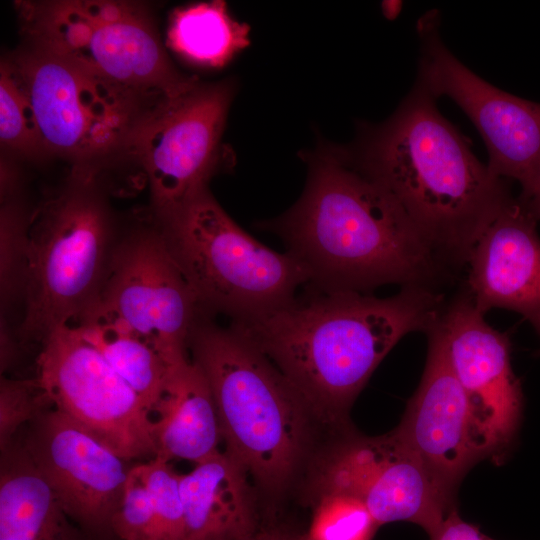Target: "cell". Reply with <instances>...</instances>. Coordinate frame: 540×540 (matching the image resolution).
Masks as SVG:
<instances>
[{
	"mask_svg": "<svg viewBox=\"0 0 540 540\" xmlns=\"http://www.w3.org/2000/svg\"><path fill=\"white\" fill-rule=\"evenodd\" d=\"M302 158L308 177L301 196L258 226L304 266L307 286L362 293L388 284L434 288L447 265L398 203L354 165L347 147L321 142Z\"/></svg>",
	"mask_w": 540,
	"mask_h": 540,
	"instance_id": "obj_1",
	"label": "cell"
},
{
	"mask_svg": "<svg viewBox=\"0 0 540 540\" xmlns=\"http://www.w3.org/2000/svg\"><path fill=\"white\" fill-rule=\"evenodd\" d=\"M303 289L284 306L231 325L281 371L315 417L338 426L391 349L411 332L427 333L446 305L425 286H404L386 298Z\"/></svg>",
	"mask_w": 540,
	"mask_h": 540,
	"instance_id": "obj_2",
	"label": "cell"
},
{
	"mask_svg": "<svg viewBox=\"0 0 540 540\" xmlns=\"http://www.w3.org/2000/svg\"><path fill=\"white\" fill-rule=\"evenodd\" d=\"M418 81L382 124L347 148L354 165L402 208L448 266L466 265L483 231L513 198Z\"/></svg>",
	"mask_w": 540,
	"mask_h": 540,
	"instance_id": "obj_3",
	"label": "cell"
},
{
	"mask_svg": "<svg viewBox=\"0 0 540 540\" xmlns=\"http://www.w3.org/2000/svg\"><path fill=\"white\" fill-rule=\"evenodd\" d=\"M187 347L212 391L224 452L262 487L280 490L308 442L305 400L245 335L211 315L197 320Z\"/></svg>",
	"mask_w": 540,
	"mask_h": 540,
	"instance_id": "obj_4",
	"label": "cell"
},
{
	"mask_svg": "<svg viewBox=\"0 0 540 540\" xmlns=\"http://www.w3.org/2000/svg\"><path fill=\"white\" fill-rule=\"evenodd\" d=\"M122 228L95 170L72 167L32 207L22 317L16 337L39 348L100 295Z\"/></svg>",
	"mask_w": 540,
	"mask_h": 540,
	"instance_id": "obj_5",
	"label": "cell"
},
{
	"mask_svg": "<svg viewBox=\"0 0 540 540\" xmlns=\"http://www.w3.org/2000/svg\"><path fill=\"white\" fill-rule=\"evenodd\" d=\"M28 43L59 55L146 113L198 80L166 53L147 8L128 1H18Z\"/></svg>",
	"mask_w": 540,
	"mask_h": 540,
	"instance_id": "obj_6",
	"label": "cell"
},
{
	"mask_svg": "<svg viewBox=\"0 0 540 540\" xmlns=\"http://www.w3.org/2000/svg\"><path fill=\"white\" fill-rule=\"evenodd\" d=\"M153 219L211 316L223 314L231 322L257 319L290 302L309 283L306 269L291 253L276 252L244 231L209 188L174 213Z\"/></svg>",
	"mask_w": 540,
	"mask_h": 540,
	"instance_id": "obj_7",
	"label": "cell"
},
{
	"mask_svg": "<svg viewBox=\"0 0 540 540\" xmlns=\"http://www.w3.org/2000/svg\"><path fill=\"white\" fill-rule=\"evenodd\" d=\"M34 111L46 153L73 167L100 171L108 156L126 153L148 115L73 62L29 44L3 60Z\"/></svg>",
	"mask_w": 540,
	"mask_h": 540,
	"instance_id": "obj_8",
	"label": "cell"
},
{
	"mask_svg": "<svg viewBox=\"0 0 540 540\" xmlns=\"http://www.w3.org/2000/svg\"><path fill=\"white\" fill-rule=\"evenodd\" d=\"M235 87L229 79L197 81L162 102L138 125L126 154L145 173L154 218L182 208L233 165L222 136Z\"/></svg>",
	"mask_w": 540,
	"mask_h": 540,
	"instance_id": "obj_9",
	"label": "cell"
},
{
	"mask_svg": "<svg viewBox=\"0 0 540 540\" xmlns=\"http://www.w3.org/2000/svg\"><path fill=\"white\" fill-rule=\"evenodd\" d=\"M421 57L417 81L436 99L447 96L470 118L489 154L488 168L521 186L529 208L540 200V103L498 89L473 73L444 45L438 12L417 25Z\"/></svg>",
	"mask_w": 540,
	"mask_h": 540,
	"instance_id": "obj_10",
	"label": "cell"
},
{
	"mask_svg": "<svg viewBox=\"0 0 540 540\" xmlns=\"http://www.w3.org/2000/svg\"><path fill=\"white\" fill-rule=\"evenodd\" d=\"M97 301L169 365L188 358L191 330L207 314L149 213L146 221L122 228Z\"/></svg>",
	"mask_w": 540,
	"mask_h": 540,
	"instance_id": "obj_11",
	"label": "cell"
},
{
	"mask_svg": "<svg viewBox=\"0 0 540 540\" xmlns=\"http://www.w3.org/2000/svg\"><path fill=\"white\" fill-rule=\"evenodd\" d=\"M36 378L54 408L123 459L155 457L148 408L73 326L58 328L41 345Z\"/></svg>",
	"mask_w": 540,
	"mask_h": 540,
	"instance_id": "obj_12",
	"label": "cell"
},
{
	"mask_svg": "<svg viewBox=\"0 0 540 540\" xmlns=\"http://www.w3.org/2000/svg\"><path fill=\"white\" fill-rule=\"evenodd\" d=\"M315 485L319 496L339 493L359 499L379 526L406 521L429 536L452 510V499L395 430L346 438L321 464Z\"/></svg>",
	"mask_w": 540,
	"mask_h": 540,
	"instance_id": "obj_13",
	"label": "cell"
},
{
	"mask_svg": "<svg viewBox=\"0 0 540 540\" xmlns=\"http://www.w3.org/2000/svg\"><path fill=\"white\" fill-rule=\"evenodd\" d=\"M440 322L466 396L473 446L480 459L501 452L518 430L523 402L509 337L485 321L465 291L445 305Z\"/></svg>",
	"mask_w": 540,
	"mask_h": 540,
	"instance_id": "obj_14",
	"label": "cell"
},
{
	"mask_svg": "<svg viewBox=\"0 0 540 540\" xmlns=\"http://www.w3.org/2000/svg\"><path fill=\"white\" fill-rule=\"evenodd\" d=\"M17 437L81 529L111 530L130 469L127 460L53 406Z\"/></svg>",
	"mask_w": 540,
	"mask_h": 540,
	"instance_id": "obj_15",
	"label": "cell"
},
{
	"mask_svg": "<svg viewBox=\"0 0 540 540\" xmlns=\"http://www.w3.org/2000/svg\"><path fill=\"white\" fill-rule=\"evenodd\" d=\"M440 320L426 333L422 378L394 430L418 454L443 493L453 499L458 482L480 458L471 439L466 396L452 369Z\"/></svg>",
	"mask_w": 540,
	"mask_h": 540,
	"instance_id": "obj_16",
	"label": "cell"
},
{
	"mask_svg": "<svg viewBox=\"0 0 540 540\" xmlns=\"http://www.w3.org/2000/svg\"><path fill=\"white\" fill-rule=\"evenodd\" d=\"M537 220L510 199L473 246L465 292L483 315L494 308L521 314L540 337V237Z\"/></svg>",
	"mask_w": 540,
	"mask_h": 540,
	"instance_id": "obj_17",
	"label": "cell"
},
{
	"mask_svg": "<svg viewBox=\"0 0 540 540\" xmlns=\"http://www.w3.org/2000/svg\"><path fill=\"white\" fill-rule=\"evenodd\" d=\"M155 457L199 463L218 451L222 441L217 409L200 367L187 358L168 369L151 414Z\"/></svg>",
	"mask_w": 540,
	"mask_h": 540,
	"instance_id": "obj_18",
	"label": "cell"
},
{
	"mask_svg": "<svg viewBox=\"0 0 540 540\" xmlns=\"http://www.w3.org/2000/svg\"><path fill=\"white\" fill-rule=\"evenodd\" d=\"M247 476L221 451L181 474L184 540H244L255 533Z\"/></svg>",
	"mask_w": 540,
	"mask_h": 540,
	"instance_id": "obj_19",
	"label": "cell"
},
{
	"mask_svg": "<svg viewBox=\"0 0 540 540\" xmlns=\"http://www.w3.org/2000/svg\"><path fill=\"white\" fill-rule=\"evenodd\" d=\"M0 540H85L18 437L1 450Z\"/></svg>",
	"mask_w": 540,
	"mask_h": 540,
	"instance_id": "obj_20",
	"label": "cell"
},
{
	"mask_svg": "<svg viewBox=\"0 0 540 540\" xmlns=\"http://www.w3.org/2000/svg\"><path fill=\"white\" fill-rule=\"evenodd\" d=\"M70 326L133 388L151 415L171 365L144 337L98 301Z\"/></svg>",
	"mask_w": 540,
	"mask_h": 540,
	"instance_id": "obj_21",
	"label": "cell"
},
{
	"mask_svg": "<svg viewBox=\"0 0 540 540\" xmlns=\"http://www.w3.org/2000/svg\"><path fill=\"white\" fill-rule=\"evenodd\" d=\"M167 40L187 62L218 68L249 44V27L232 17L223 1L201 2L172 12Z\"/></svg>",
	"mask_w": 540,
	"mask_h": 540,
	"instance_id": "obj_22",
	"label": "cell"
},
{
	"mask_svg": "<svg viewBox=\"0 0 540 540\" xmlns=\"http://www.w3.org/2000/svg\"><path fill=\"white\" fill-rule=\"evenodd\" d=\"M20 187L1 192L0 288L1 319L23 303L27 269L28 229L32 208L20 198Z\"/></svg>",
	"mask_w": 540,
	"mask_h": 540,
	"instance_id": "obj_23",
	"label": "cell"
},
{
	"mask_svg": "<svg viewBox=\"0 0 540 540\" xmlns=\"http://www.w3.org/2000/svg\"><path fill=\"white\" fill-rule=\"evenodd\" d=\"M0 142L20 158L46 154L32 106L7 64L0 68Z\"/></svg>",
	"mask_w": 540,
	"mask_h": 540,
	"instance_id": "obj_24",
	"label": "cell"
},
{
	"mask_svg": "<svg viewBox=\"0 0 540 540\" xmlns=\"http://www.w3.org/2000/svg\"><path fill=\"white\" fill-rule=\"evenodd\" d=\"M379 527L359 499L327 493L318 497L307 540H371Z\"/></svg>",
	"mask_w": 540,
	"mask_h": 540,
	"instance_id": "obj_25",
	"label": "cell"
},
{
	"mask_svg": "<svg viewBox=\"0 0 540 540\" xmlns=\"http://www.w3.org/2000/svg\"><path fill=\"white\" fill-rule=\"evenodd\" d=\"M140 466L155 513L158 540H184L181 474L156 457Z\"/></svg>",
	"mask_w": 540,
	"mask_h": 540,
	"instance_id": "obj_26",
	"label": "cell"
},
{
	"mask_svg": "<svg viewBox=\"0 0 540 540\" xmlns=\"http://www.w3.org/2000/svg\"><path fill=\"white\" fill-rule=\"evenodd\" d=\"M52 406L47 394L35 378L0 379V451L11 445L17 436L42 411Z\"/></svg>",
	"mask_w": 540,
	"mask_h": 540,
	"instance_id": "obj_27",
	"label": "cell"
},
{
	"mask_svg": "<svg viewBox=\"0 0 540 540\" xmlns=\"http://www.w3.org/2000/svg\"><path fill=\"white\" fill-rule=\"evenodd\" d=\"M111 531L121 540H158L155 513L140 464L129 469Z\"/></svg>",
	"mask_w": 540,
	"mask_h": 540,
	"instance_id": "obj_28",
	"label": "cell"
},
{
	"mask_svg": "<svg viewBox=\"0 0 540 540\" xmlns=\"http://www.w3.org/2000/svg\"><path fill=\"white\" fill-rule=\"evenodd\" d=\"M430 540H493L476 526L463 521L455 509L445 517L439 528L430 535Z\"/></svg>",
	"mask_w": 540,
	"mask_h": 540,
	"instance_id": "obj_29",
	"label": "cell"
},
{
	"mask_svg": "<svg viewBox=\"0 0 540 540\" xmlns=\"http://www.w3.org/2000/svg\"><path fill=\"white\" fill-rule=\"evenodd\" d=\"M244 540H290V537L278 530L254 533Z\"/></svg>",
	"mask_w": 540,
	"mask_h": 540,
	"instance_id": "obj_30",
	"label": "cell"
},
{
	"mask_svg": "<svg viewBox=\"0 0 540 540\" xmlns=\"http://www.w3.org/2000/svg\"><path fill=\"white\" fill-rule=\"evenodd\" d=\"M382 7V13L384 16L389 19L393 20L395 19L402 8V2L401 1H383L381 4Z\"/></svg>",
	"mask_w": 540,
	"mask_h": 540,
	"instance_id": "obj_31",
	"label": "cell"
},
{
	"mask_svg": "<svg viewBox=\"0 0 540 540\" xmlns=\"http://www.w3.org/2000/svg\"><path fill=\"white\" fill-rule=\"evenodd\" d=\"M526 209L534 216L537 221L540 220V200L530 208Z\"/></svg>",
	"mask_w": 540,
	"mask_h": 540,
	"instance_id": "obj_32",
	"label": "cell"
},
{
	"mask_svg": "<svg viewBox=\"0 0 540 540\" xmlns=\"http://www.w3.org/2000/svg\"><path fill=\"white\" fill-rule=\"evenodd\" d=\"M290 540H307V539H306V537L305 538L304 537H302V538H292V537H290Z\"/></svg>",
	"mask_w": 540,
	"mask_h": 540,
	"instance_id": "obj_33",
	"label": "cell"
},
{
	"mask_svg": "<svg viewBox=\"0 0 540 540\" xmlns=\"http://www.w3.org/2000/svg\"><path fill=\"white\" fill-rule=\"evenodd\" d=\"M536 355L540 356V349L538 350V352L536 353Z\"/></svg>",
	"mask_w": 540,
	"mask_h": 540,
	"instance_id": "obj_34",
	"label": "cell"
}]
</instances>
